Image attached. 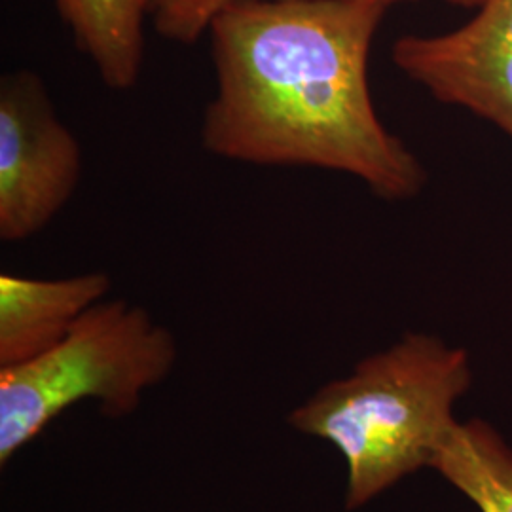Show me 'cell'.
I'll list each match as a JSON object with an SVG mask.
<instances>
[{"mask_svg":"<svg viewBox=\"0 0 512 512\" xmlns=\"http://www.w3.org/2000/svg\"><path fill=\"white\" fill-rule=\"evenodd\" d=\"M387 6L370 0H245L213 21L217 88L202 145L230 162L346 173L391 202L425 167L385 128L368 57Z\"/></svg>","mask_w":512,"mask_h":512,"instance_id":"6da1fadb","label":"cell"},{"mask_svg":"<svg viewBox=\"0 0 512 512\" xmlns=\"http://www.w3.org/2000/svg\"><path fill=\"white\" fill-rule=\"evenodd\" d=\"M473 382L469 353L408 332L293 408L294 431L332 444L346 463V511H357L429 467L458 423L454 404Z\"/></svg>","mask_w":512,"mask_h":512,"instance_id":"7a4b0ae2","label":"cell"},{"mask_svg":"<svg viewBox=\"0 0 512 512\" xmlns=\"http://www.w3.org/2000/svg\"><path fill=\"white\" fill-rule=\"evenodd\" d=\"M177 359L171 330L137 304L105 298L50 351L0 368V465L74 404L93 401L114 420L133 414Z\"/></svg>","mask_w":512,"mask_h":512,"instance_id":"3957f363","label":"cell"},{"mask_svg":"<svg viewBox=\"0 0 512 512\" xmlns=\"http://www.w3.org/2000/svg\"><path fill=\"white\" fill-rule=\"evenodd\" d=\"M82 179V148L59 118L40 74L0 78V239L37 236L71 202Z\"/></svg>","mask_w":512,"mask_h":512,"instance_id":"277c9868","label":"cell"},{"mask_svg":"<svg viewBox=\"0 0 512 512\" xmlns=\"http://www.w3.org/2000/svg\"><path fill=\"white\" fill-rule=\"evenodd\" d=\"M391 55L437 101L473 112L512 139V0H484L444 35H404Z\"/></svg>","mask_w":512,"mask_h":512,"instance_id":"5b68a950","label":"cell"},{"mask_svg":"<svg viewBox=\"0 0 512 512\" xmlns=\"http://www.w3.org/2000/svg\"><path fill=\"white\" fill-rule=\"evenodd\" d=\"M112 289L105 272L37 279L0 274V368L33 361L57 346Z\"/></svg>","mask_w":512,"mask_h":512,"instance_id":"8992f818","label":"cell"},{"mask_svg":"<svg viewBox=\"0 0 512 512\" xmlns=\"http://www.w3.org/2000/svg\"><path fill=\"white\" fill-rule=\"evenodd\" d=\"M76 48L92 61L103 84L131 90L143 73L150 0H54Z\"/></svg>","mask_w":512,"mask_h":512,"instance_id":"52a82bcc","label":"cell"},{"mask_svg":"<svg viewBox=\"0 0 512 512\" xmlns=\"http://www.w3.org/2000/svg\"><path fill=\"white\" fill-rule=\"evenodd\" d=\"M480 512H512V448L484 420L458 421L431 461Z\"/></svg>","mask_w":512,"mask_h":512,"instance_id":"ba28073f","label":"cell"},{"mask_svg":"<svg viewBox=\"0 0 512 512\" xmlns=\"http://www.w3.org/2000/svg\"><path fill=\"white\" fill-rule=\"evenodd\" d=\"M245 0H150V21L160 37L192 46L209 35L222 12Z\"/></svg>","mask_w":512,"mask_h":512,"instance_id":"9c48e42d","label":"cell"},{"mask_svg":"<svg viewBox=\"0 0 512 512\" xmlns=\"http://www.w3.org/2000/svg\"><path fill=\"white\" fill-rule=\"evenodd\" d=\"M370 2H380V4L389 8L391 4H395L399 0H370ZM444 2H450V4H456V6H465V8H478L484 0H444Z\"/></svg>","mask_w":512,"mask_h":512,"instance_id":"30bf717a","label":"cell"}]
</instances>
